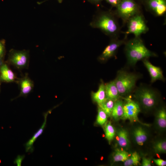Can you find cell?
I'll use <instances>...</instances> for the list:
<instances>
[{
  "label": "cell",
  "instance_id": "ffe728a7",
  "mask_svg": "<svg viewBox=\"0 0 166 166\" xmlns=\"http://www.w3.org/2000/svg\"><path fill=\"white\" fill-rule=\"evenodd\" d=\"M123 101L121 97L115 101L111 116L115 121L122 119L123 114Z\"/></svg>",
  "mask_w": 166,
  "mask_h": 166
},
{
  "label": "cell",
  "instance_id": "603a6c76",
  "mask_svg": "<svg viewBox=\"0 0 166 166\" xmlns=\"http://www.w3.org/2000/svg\"><path fill=\"white\" fill-rule=\"evenodd\" d=\"M115 101L106 98L103 103L98 106L108 116H111Z\"/></svg>",
  "mask_w": 166,
  "mask_h": 166
},
{
  "label": "cell",
  "instance_id": "7402d4cb",
  "mask_svg": "<svg viewBox=\"0 0 166 166\" xmlns=\"http://www.w3.org/2000/svg\"><path fill=\"white\" fill-rule=\"evenodd\" d=\"M140 160L139 155L135 151L124 162V165L125 166H137L140 164Z\"/></svg>",
  "mask_w": 166,
  "mask_h": 166
},
{
  "label": "cell",
  "instance_id": "277c9868",
  "mask_svg": "<svg viewBox=\"0 0 166 166\" xmlns=\"http://www.w3.org/2000/svg\"><path fill=\"white\" fill-rule=\"evenodd\" d=\"M142 76L140 73L129 72L125 68L117 71L114 81L121 97L129 96L132 93L136 82Z\"/></svg>",
  "mask_w": 166,
  "mask_h": 166
},
{
  "label": "cell",
  "instance_id": "2e32d148",
  "mask_svg": "<svg viewBox=\"0 0 166 166\" xmlns=\"http://www.w3.org/2000/svg\"><path fill=\"white\" fill-rule=\"evenodd\" d=\"M132 133L135 141L139 146H143L147 140L148 133L146 130L141 126L135 128Z\"/></svg>",
  "mask_w": 166,
  "mask_h": 166
},
{
  "label": "cell",
  "instance_id": "7a4b0ae2",
  "mask_svg": "<svg viewBox=\"0 0 166 166\" xmlns=\"http://www.w3.org/2000/svg\"><path fill=\"white\" fill-rule=\"evenodd\" d=\"M124 51L128 67H135L137 62L152 57H157L155 53L148 49L140 37H134L126 41Z\"/></svg>",
  "mask_w": 166,
  "mask_h": 166
},
{
  "label": "cell",
  "instance_id": "e0dca14e",
  "mask_svg": "<svg viewBox=\"0 0 166 166\" xmlns=\"http://www.w3.org/2000/svg\"><path fill=\"white\" fill-rule=\"evenodd\" d=\"M105 89L106 98L115 101L121 97L114 80L105 84Z\"/></svg>",
  "mask_w": 166,
  "mask_h": 166
},
{
  "label": "cell",
  "instance_id": "44dd1931",
  "mask_svg": "<svg viewBox=\"0 0 166 166\" xmlns=\"http://www.w3.org/2000/svg\"><path fill=\"white\" fill-rule=\"evenodd\" d=\"M128 153L124 149H116L113 156L114 162H123L127 160L129 157Z\"/></svg>",
  "mask_w": 166,
  "mask_h": 166
},
{
  "label": "cell",
  "instance_id": "83f0119b",
  "mask_svg": "<svg viewBox=\"0 0 166 166\" xmlns=\"http://www.w3.org/2000/svg\"><path fill=\"white\" fill-rule=\"evenodd\" d=\"M105 1L107 3L110 5L111 8H116L121 2V0H102Z\"/></svg>",
  "mask_w": 166,
  "mask_h": 166
},
{
  "label": "cell",
  "instance_id": "8fae6325",
  "mask_svg": "<svg viewBox=\"0 0 166 166\" xmlns=\"http://www.w3.org/2000/svg\"><path fill=\"white\" fill-rule=\"evenodd\" d=\"M16 83L20 89L19 95L12 100L20 97H27L32 91L34 86V81L30 78L27 73L21 78H18Z\"/></svg>",
  "mask_w": 166,
  "mask_h": 166
},
{
  "label": "cell",
  "instance_id": "3957f363",
  "mask_svg": "<svg viewBox=\"0 0 166 166\" xmlns=\"http://www.w3.org/2000/svg\"><path fill=\"white\" fill-rule=\"evenodd\" d=\"M141 109L149 111L156 109L161 99V95L156 89L150 85L140 84L136 87L132 93Z\"/></svg>",
  "mask_w": 166,
  "mask_h": 166
},
{
  "label": "cell",
  "instance_id": "9c48e42d",
  "mask_svg": "<svg viewBox=\"0 0 166 166\" xmlns=\"http://www.w3.org/2000/svg\"><path fill=\"white\" fill-rule=\"evenodd\" d=\"M145 10L155 16L162 17L166 14V0H139Z\"/></svg>",
  "mask_w": 166,
  "mask_h": 166
},
{
  "label": "cell",
  "instance_id": "4316f807",
  "mask_svg": "<svg viewBox=\"0 0 166 166\" xmlns=\"http://www.w3.org/2000/svg\"><path fill=\"white\" fill-rule=\"evenodd\" d=\"M6 53L5 41L0 40V60H4Z\"/></svg>",
  "mask_w": 166,
  "mask_h": 166
},
{
  "label": "cell",
  "instance_id": "1f68e13d",
  "mask_svg": "<svg viewBox=\"0 0 166 166\" xmlns=\"http://www.w3.org/2000/svg\"><path fill=\"white\" fill-rule=\"evenodd\" d=\"M87 1L91 3L98 6L101 4L102 0H87Z\"/></svg>",
  "mask_w": 166,
  "mask_h": 166
},
{
  "label": "cell",
  "instance_id": "9a60e30c",
  "mask_svg": "<svg viewBox=\"0 0 166 166\" xmlns=\"http://www.w3.org/2000/svg\"><path fill=\"white\" fill-rule=\"evenodd\" d=\"M116 140L119 146L123 149H128L130 144L128 131L125 128H120L116 131Z\"/></svg>",
  "mask_w": 166,
  "mask_h": 166
},
{
  "label": "cell",
  "instance_id": "4fadbf2b",
  "mask_svg": "<svg viewBox=\"0 0 166 166\" xmlns=\"http://www.w3.org/2000/svg\"><path fill=\"white\" fill-rule=\"evenodd\" d=\"M9 65L4 61L0 66V80L1 82L16 83L18 78L9 67Z\"/></svg>",
  "mask_w": 166,
  "mask_h": 166
},
{
  "label": "cell",
  "instance_id": "d6986e66",
  "mask_svg": "<svg viewBox=\"0 0 166 166\" xmlns=\"http://www.w3.org/2000/svg\"><path fill=\"white\" fill-rule=\"evenodd\" d=\"M92 97L93 100L98 105V106L101 105L105 101L106 99L105 84L103 81L100 84L97 91L92 93Z\"/></svg>",
  "mask_w": 166,
  "mask_h": 166
},
{
  "label": "cell",
  "instance_id": "4dcf8cb0",
  "mask_svg": "<svg viewBox=\"0 0 166 166\" xmlns=\"http://www.w3.org/2000/svg\"><path fill=\"white\" fill-rule=\"evenodd\" d=\"M25 157V156L24 155L20 156L18 155L15 160L14 162V164H16L17 166H21V163L22 160L24 159Z\"/></svg>",
  "mask_w": 166,
  "mask_h": 166
},
{
  "label": "cell",
  "instance_id": "7c38bea8",
  "mask_svg": "<svg viewBox=\"0 0 166 166\" xmlns=\"http://www.w3.org/2000/svg\"><path fill=\"white\" fill-rule=\"evenodd\" d=\"M142 61L149 73L151 83L157 80L165 81V78L160 67L154 65L150 62L148 58L144 59Z\"/></svg>",
  "mask_w": 166,
  "mask_h": 166
},
{
  "label": "cell",
  "instance_id": "cb8c5ba5",
  "mask_svg": "<svg viewBox=\"0 0 166 166\" xmlns=\"http://www.w3.org/2000/svg\"><path fill=\"white\" fill-rule=\"evenodd\" d=\"M105 138L109 143L113 140L116 134V130L110 122H108L105 127Z\"/></svg>",
  "mask_w": 166,
  "mask_h": 166
},
{
  "label": "cell",
  "instance_id": "836d02e7",
  "mask_svg": "<svg viewBox=\"0 0 166 166\" xmlns=\"http://www.w3.org/2000/svg\"><path fill=\"white\" fill-rule=\"evenodd\" d=\"M47 0H46V1ZM57 0L59 3H61L62 2L63 0Z\"/></svg>",
  "mask_w": 166,
  "mask_h": 166
},
{
  "label": "cell",
  "instance_id": "8992f818",
  "mask_svg": "<svg viewBox=\"0 0 166 166\" xmlns=\"http://www.w3.org/2000/svg\"><path fill=\"white\" fill-rule=\"evenodd\" d=\"M127 30L125 32H121L125 34V38L130 34H133L135 37H140L141 34L147 32L149 30L145 18L141 13L135 15L130 18L127 22Z\"/></svg>",
  "mask_w": 166,
  "mask_h": 166
},
{
  "label": "cell",
  "instance_id": "d4e9b609",
  "mask_svg": "<svg viewBox=\"0 0 166 166\" xmlns=\"http://www.w3.org/2000/svg\"><path fill=\"white\" fill-rule=\"evenodd\" d=\"M153 148L155 152L158 153H165L166 152V141L162 139L156 142L154 144Z\"/></svg>",
  "mask_w": 166,
  "mask_h": 166
},
{
  "label": "cell",
  "instance_id": "484cf974",
  "mask_svg": "<svg viewBox=\"0 0 166 166\" xmlns=\"http://www.w3.org/2000/svg\"><path fill=\"white\" fill-rule=\"evenodd\" d=\"M108 116L98 106V114L97 118V124L103 125L106 122Z\"/></svg>",
  "mask_w": 166,
  "mask_h": 166
},
{
  "label": "cell",
  "instance_id": "e575fe53",
  "mask_svg": "<svg viewBox=\"0 0 166 166\" xmlns=\"http://www.w3.org/2000/svg\"></svg>",
  "mask_w": 166,
  "mask_h": 166
},
{
  "label": "cell",
  "instance_id": "d6a6232c",
  "mask_svg": "<svg viewBox=\"0 0 166 166\" xmlns=\"http://www.w3.org/2000/svg\"><path fill=\"white\" fill-rule=\"evenodd\" d=\"M4 61V60H0V65H1V64H2V63ZM1 81H0V86H1Z\"/></svg>",
  "mask_w": 166,
  "mask_h": 166
},
{
  "label": "cell",
  "instance_id": "ba28073f",
  "mask_svg": "<svg viewBox=\"0 0 166 166\" xmlns=\"http://www.w3.org/2000/svg\"><path fill=\"white\" fill-rule=\"evenodd\" d=\"M122 98L124 99V114L122 119H127L131 122L140 123L138 118V115L141 111V109L138 103L132 100L129 96Z\"/></svg>",
  "mask_w": 166,
  "mask_h": 166
},
{
  "label": "cell",
  "instance_id": "5bb4252c",
  "mask_svg": "<svg viewBox=\"0 0 166 166\" xmlns=\"http://www.w3.org/2000/svg\"><path fill=\"white\" fill-rule=\"evenodd\" d=\"M51 110H49L44 115V120L41 127L34 134L32 137L30 138L25 145V150L26 152H32L34 150V144L37 138L42 133L45 126L47 117L48 114L50 113Z\"/></svg>",
  "mask_w": 166,
  "mask_h": 166
},
{
  "label": "cell",
  "instance_id": "f1b7e54d",
  "mask_svg": "<svg viewBox=\"0 0 166 166\" xmlns=\"http://www.w3.org/2000/svg\"><path fill=\"white\" fill-rule=\"evenodd\" d=\"M154 163L158 166H165L166 165V160L161 159H154Z\"/></svg>",
  "mask_w": 166,
  "mask_h": 166
},
{
  "label": "cell",
  "instance_id": "6da1fadb",
  "mask_svg": "<svg viewBox=\"0 0 166 166\" xmlns=\"http://www.w3.org/2000/svg\"><path fill=\"white\" fill-rule=\"evenodd\" d=\"M117 18L111 9L108 11L98 10L89 25L99 29L110 38H119L121 31Z\"/></svg>",
  "mask_w": 166,
  "mask_h": 166
},
{
  "label": "cell",
  "instance_id": "ac0fdd59",
  "mask_svg": "<svg viewBox=\"0 0 166 166\" xmlns=\"http://www.w3.org/2000/svg\"><path fill=\"white\" fill-rule=\"evenodd\" d=\"M156 123L160 129L163 130L166 128V111L164 106H160L156 109Z\"/></svg>",
  "mask_w": 166,
  "mask_h": 166
},
{
  "label": "cell",
  "instance_id": "30bf717a",
  "mask_svg": "<svg viewBox=\"0 0 166 166\" xmlns=\"http://www.w3.org/2000/svg\"><path fill=\"white\" fill-rule=\"evenodd\" d=\"M127 39V38L125 37L121 40L119 38H110L109 44L99 56V61L101 62H105L115 56L119 48L124 44Z\"/></svg>",
  "mask_w": 166,
  "mask_h": 166
},
{
  "label": "cell",
  "instance_id": "52a82bcc",
  "mask_svg": "<svg viewBox=\"0 0 166 166\" xmlns=\"http://www.w3.org/2000/svg\"><path fill=\"white\" fill-rule=\"evenodd\" d=\"M6 61L9 65H12L20 70L28 69L30 61L29 51L11 49L9 51L8 58Z\"/></svg>",
  "mask_w": 166,
  "mask_h": 166
},
{
  "label": "cell",
  "instance_id": "f546056e",
  "mask_svg": "<svg viewBox=\"0 0 166 166\" xmlns=\"http://www.w3.org/2000/svg\"><path fill=\"white\" fill-rule=\"evenodd\" d=\"M141 165L142 166H151V160L145 157H143L142 159Z\"/></svg>",
  "mask_w": 166,
  "mask_h": 166
},
{
  "label": "cell",
  "instance_id": "5b68a950",
  "mask_svg": "<svg viewBox=\"0 0 166 166\" xmlns=\"http://www.w3.org/2000/svg\"><path fill=\"white\" fill-rule=\"evenodd\" d=\"M142 5L139 0H121L113 12L118 18L122 21V27L131 17L143 13Z\"/></svg>",
  "mask_w": 166,
  "mask_h": 166
}]
</instances>
